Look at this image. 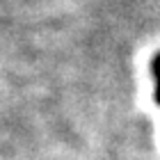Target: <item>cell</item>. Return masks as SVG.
Here are the masks:
<instances>
[{"label": "cell", "mask_w": 160, "mask_h": 160, "mask_svg": "<svg viewBox=\"0 0 160 160\" xmlns=\"http://www.w3.org/2000/svg\"><path fill=\"white\" fill-rule=\"evenodd\" d=\"M153 73H156V78H158V82H160V57H158L156 64H153Z\"/></svg>", "instance_id": "1"}, {"label": "cell", "mask_w": 160, "mask_h": 160, "mask_svg": "<svg viewBox=\"0 0 160 160\" xmlns=\"http://www.w3.org/2000/svg\"><path fill=\"white\" fill-rule=\"evenodd\" d=\"M156 101L160 103V82H158V89H156Z\"/></svg>", "instance_id": "2"}]
</instances>
